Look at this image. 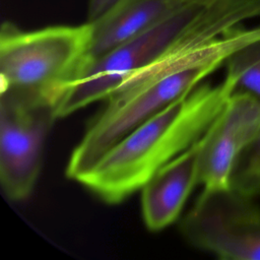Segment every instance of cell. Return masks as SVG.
Returning a JSON list of instances; mask_svg holds the SVG:
<instances>
[{"label":"cell","instance_id":"cell-1","mask_svg":"<svg viewBox=\"0 0 260 260\" xmlns=\"http://www.w3.org/2000/svg\"><path fill=\"white\" fill-rule=\"evenodd\" d=\"M259 39L260 25L246 28L242 24L210 40L190 37L131 75L88 123L69 156L66 176L79 182L128 133L188 94L230 56Z\"/></svg>","mask_w":260,"mask_h":260},{"label":"cell","instance_id":"cell-2","mask_svg":"<svg viewBox=\"0 0 260 260\" xmlns=\"http://www.w3.org/2000/svg\"><path fill=\"white\" fill-rule=\"evenodd\" d=\"M233 92L226 75L216 84L200 83L118 141L78 183L104 202L124 201L199 141Z\"/></svg>","mask_w":260,"mask_h":260},{"label":"cell","instance_id":"cell-3","mask_svg":"<svg viewBox=\"0 0 260 260\" xmlns=\"http://www.w3.org/2000/svg\"><path fill=\"white\" fill-rule=\"evenodd\" d=\"M92 24L22 29L4 21L0 29V92L56 109L89 61Z\"/></svg>","mask_w":260,"mask_h":260},{"label":"cell","instance_id":"cell-4","mask_svg":"<svg viewBox=\"0 0 260 260\" xmlns=\"http://www.w3.org/2000/svg\"><path fill=\"white\" fill-rule=\"evenodd\" d=\"M234 0H196L108 53L89 61L57 107L58 118L108 99L127 78L152 64L194 32L230 23Z\"/></svg>","mask_w":260,"mask_h":260},{"label":"cell","instance_id":"cell-5","mask_svg":"<svg viewBox=\"0 0 260 260\" xmlns=\"http://www.w3.org/2000/svg\"><path fill=\"white\" fill-rule=\"evenodd\" d=\"M232 186L202 189L180 230L194 247L226 260H260V208Z\"/></svg>","mask_w":260,"mask_h":260},{"label":"cell","instance_id":"cell-6","mask_svg":"<svg viewBox=\"0 0 260 260\" xmlns=\"http://www.w3.org/2000/svg\"><path fill=\"white\" fill-rule=\"evenodd\" d=\"M55 106L0 92V182L12 201L27 199L38 181Z\"/></svg>","mask_w":260,"mask_h":260},{"label":"cell","instance_id":"cell-7","mask_svg":"<svg viewBox=\"0 0 260 260\" xmlns=\"http://www.w3.org/2000/svg\"><path fill=\"white\" fill-rule=\"evenodd\" d=\"M260 129V101L235 92L200 141L199 185L202 189L231 186L240 152Z\"/></svg>","mask_w":260,"mask_h":260},{"label":"cell","instance_id":"cell-8","mask_svg":"<svg viewBox=\"0 0 260 260\" xmlns=\"http://www.w3.org/2000/svg\"><path fill=\"white\" fill-rule=\"evenodd\" d=\"M200 141L161 167L141 188V214L147 230L158 232L174 223L199 185Z\"/></svg>","mask_w":260,"mask_h":260},{"label":"cell","instance_id":"cell-9","mask_svg":"<svg viewBox=\"0 0 260 260\" xmlns=\"http://www.w3.org/2000/svg\"><path fill=\"white\" fill-rule=\"evenodd\" d=\"M196 0H125L92 24L89 61L108 53ZM88 61V62H89Z\"/></svg>","mask_w":260,"mask_h":260},{"label":"cell","instance_id":"cell-10","mask_svg":"<svg viewBox=\"0 0 260 260\" xmlns=\"http://www.w3.org/2000/svg\"><path fill=\"white\" fill-rule=\"evenodd\" d=\"M231 186L251 197L260 195V129L238 155Z\"/></svg>","mask_w":260,"mask_h":260},{"label":"cell","instance_id":"cell-11","mask_svg":"<svg viewBox=\"0 0 260 260\" xmlns=\"http://www.w3.org/2000/svg\"><path fill=\"white\" fill-rule=\"evenodd\" d=\"M125 0H89L87 9L88 22H94L104 17Z\"/></svg>","mask_w":260,"mask_h":260}]
</instances>
